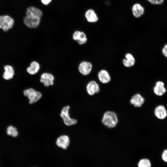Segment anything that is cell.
<instances>
[{
	"label": "cell",
	"instance_id": "6",
	"mask_svg": "<svg viewBox=\"0 0 167 167\" xmlns=\"http://www.w3.org/2000/svg\"><path fill=\"white\" fill-rule=\"evenodd\" d=\"M25 24L30 28H35L38 26L40 21V18L26 16L24 19Z\"/></svg>",
	"mask_w": 167,
	"mask_h": 167
},
{
	"label": "cell",
	"instance_id": "2",
	"mask_svg": "<svg viewBox=\"0 0 167 167\" xmlns=\"http://www.w3.org/2000/svg\"><path fill=\"white\" fill-rule=\"evenodd\" d=\"M70 106L66 105L62 109L60 116L62 118L65 124L67 126H71L76 124L77 120L70 117L69 112Z\"/></svg>",
	"mask_w": 167,
	"mask_h": 167
},
{
	"label": "cell",
	"instance_id": "11",
	"mask_svg": "<svg viewBox=\"0 0 167 167\" xmlns=\"http://www.w3.org/2000/svg\"><path fill=\"white\" fill-rule=\"evenodd\" d=\"M97 77L99 81L103 84H107L111 80L109 73L105 69H102L99 71L98 73Z\"/></svg>",
	"mask_w": 167,
	"mask_h": 167
},
{
	"label": "cell",
	"instance_id": "15",
	"mask_svg": "<svg viewBox=\"0 0 167 167\" xmlns=\"http://www.w3.org/2000/svg\"><path fill=\"white\" fill-rule=\"evenodd\" d=\"M87 20L89 22L95 23L98 20V18L94 11L92 9L88 10L85 15Z\"/></svg>",
	"mask_w": 167,
	"mask_h": 167
},
{
	"label": "cell",
	"instance_id": "22",
	"mask_svg": "<svg viewBox=\"0 0 167 167\" xmlns=\"http://www.w3.org/2000/svg\"><path fill=\"white\" fill-rule=\"evenodd\" d=\"M87 39L85 33L83 32H80L79 39L77 42L79 45H83L85 44L87 41Z\"/></svg>",
	"mask_w": 167,
	"mask_h": 167
},
{
	"label": "cell",
	"instance_id": "23",
	"mask_svg": "<svg viewBox=\"0 0 167 167\" xmlns=\"http://www.w3.org/2000/svg\"><path fill=\"white\" fill-rule=\"evenodd\" d=\"M80 32L77 31L74 32L73 35V38L75 41H78L79 39Z\"/></svg>",
	"mask_w": 167,
	"mask_h": 167
},
{
	"label": "cell",
	"instance_id": "5",
	"mask_svg": "<svg viewBox=\"0 0 167 167\" xmlns=\"http://www.w3.org/2000/svg\"><path fill=\"white\" fill-rule=\"evenodd\" d=\"M86 89L88 93L90 96H93L99 92L100 87L98 84L94 80L89 81L87 84Z\"/></svg>",
	"mask_w": 167,
	"mask_h": 167
},
{
	"label": "cell",
	"instance_id": "12",
	"mask_svg": "<svg viewBox=\"0 0 167 167\" xmlns=\"http://www.w3.org/2000/svg\"><path fill=\"white\" fill-rule=\"evenodd\" d=\"M122 62L125 67H130L134 66L135 61V58L132 54L127 53L125 54V58L123 59Z\"/></svg>",
	"mask_w": 167,
	"mask_h": 167
},
{
	"label": "cell",
	"instance_id": "14",
	"mask_svg": "<svg viewBox=\"0 0 167 167\" xmlns=\"http://www.w3.org/2000/svg\"><path fill=\"white\" fill-rule=\"evenodd\" d=\"M26 16L40 18L42 15V11L39 9L31 6L27 9Z\"/></svg>",
	"mask_w": 167,
	"mask_h": 167
},
{
	"label": "cell",
	"instance_id": "4",
	"mask_svg": "<svg viewBox=\"0 0 167 167\" xmlns=\"http://www.w3.org/2000/svg\"><path fill=\"white\" fill-rule=\"evenodd\" d=\"M14 23L13 19L8 15L0 16V28L4 31H6L11 28Z\"/></svg>",
	"mask_w": 167,
	"mask_h": 167
},
{
	"label": "cell",
	"instance_id": "21",
	"mask_svg": "<svg viewBox=\"0 0 167 167\" xmlns=\"http://www.w3.org/2000/svg\"><path fill=\"white\" fill-rule=\"evenodd\" d=\"M151 166L150 161L147 159L141 160L138 164V167H151Z\"/></svg>",
	"mask_w": 167,
	"mask_h": 167
},
{
	"label": "cell",
	"instance_id": "3",
	"mask_svg": "<svg viewBox=\"0 0 167 167\" xmlns=\"http://www.w3.org/2000/svg\"><path fill=\"white\" fill-rule=\"evenodd\" d=\"M24 95L27 97L30 104L35 103L39 100L42 96V93L32 88H29L24 91Z\"/></svg>",
	"mask_w": 167,
	"mask_h": 167
},
{
	"label": "cell",
	"instance_id": "25",
	"mask_svg": "<svg viewBox=\"0 0 167 167\" xmlns=\"http://www.w3.org/2000/svg\"><path fill=\"white\" fill-rule=\"evenodd\" d=\"M164 0H152V4L160 5L162 4Z\"/></svg>",
	"mask_w": 167,
	"mask_h": 167
},
{
	"label": "cell",
	"instance_id": "20",
	"mask_svg": "<svg viewBox=\"0 0 167 167\" xmlns=\"http://www.w3.org/2000/svg\"><path fill=\"white\" fill-rule=\"evenodd\" d=\"M6 133L8 135L14 137H17L18 135L16 128L12 126H10L7 127Z\"/></svg>",
	"mask_w": 167,
	"mask_h": 167
},
{
	"label": "cell",
	"instance_id": "18",
	"mask_svg": "<svg viewBox=\"0 0 167 167\" xmlns=\"http://www.w3.org/2000/svg\"><path fill=\"white\" fill-rule=\"evenodd\" d=\"M153 90L155 93L159 96H162L166 91V89L164 87V84L161 81H158L156 83Z\"/></svg>",
	"mask_w": 167,
	"mask_h": 167
},
{
	"label": "cell",
	"instance_id": "1",
	"mask_svg": "<svg viewBox=\"0 0 167 167\" xmlns=\"http://www.w3.org/2000/svg\"><path fill=\"white\" fill-rule=\"evenodd\" d=\"M118 122V118L116 113L113 112L108 111L103 114L101 122L103 125L109 128H114Z\"/></svg>",
	"mask_w": 167,
	"mask_h": 167
},
{
	"label": "cell",
	"instance_id": "26",
	"mask_svg": "<svg viewBox=\"0 0 167 167\" xmlns=\"http://www.w3.org/2000/svg\"><path fill=\"white\" fill-rule=\"evenodd\" d=\"M162 51L164 55L167 58V44L164 46L162 49Z\"/></svg>",
	"mask_w": 167,
	"mask_h": 167
},
{
	"label": "cell",
	"instance_id": "27",
	"mask_svg": "<svg viewBox=\"0 0 167 167\" xmlns=\"http://www.w3.org/2000/svg\"><path fill=\"white\" fill-rule=\"evenodd\" d=\"M52 0H41V2L44 5H48L50 3Z\"/></svg>",
	"mask_w": 167,
	"mask_h": 167
},
{
	"label": "cell",
	"instance_id": "17",
	"mask_svg": "<svg viewBox=\"0 0 167 167\" xmlns=\"http://www.w3.org/2000/svg\"><path fill=\"white\" fill-rule=\"evenodd\" d=\"M4 71L3 77L6 80H9L11 79L15 74L13 67L11 66L7 65L4 66Z\"/></svg>",
	"mask_w": 167,
	"mask_h": 167
},
{
	"label": "cell",
	"instance_id": "19",
	"mask_svg": "<svg viewBox=\"0 0 167 167\" xmlns=\"http://www.w3.org/2000/svg\"><path fill=\"white\" fill-rule=\"evenodd\" d=\"M40 68L39 63L36 61H34L30 63V66L27 68V71L29 74L33 75L36 74Z\"/></svg>",
	"mask_w": 167,
	"mask_h": 167
},
{
	"label": "cell",
	"instance_id": "10",
	"mask_svg": "<svg viewBox=\"0 0 167 167\" xmlns=\"http://www.w3.org/2000/svg\"><path fill=\"white\" fill-rule=\"evenodd\" d=\"M70 143L69 137L67 135H63L59 136L57 139L56 144L60 148L66 149Z\"/></svg>",
	"mask_w": 167,
	"mask_h": 167
},
{
	"label": "cell",
	"instance_id": "13",
	"mask_svg": "<svg viewBox=\"0 0 167 167\" xmlns=\"http://www.w3.org/2000/svg\"><path fill=\"white\" fill-rule=\"evenodd\" d=\"M132 11L133 15L136 18L141 17L144 12V7L138 3H135L133 6Z\"/></svg>",
	"mask_w": 167,
	"mask_h": 167
},
{
	"label": "cell",
	"instance_id": "8",
	"mask_svg": "<svg viewBox=\"0 0 167 167\" xmlns=\"http://www.w3.org/2000/svg\"><path fill=\"white\" fill-rule=\"evenodd\" d=\"M54 76L51 74L48 73H44L41 76L40 81L43 83L44 85L48 87L54 84Z\"/></svg>",
	"mask_w": 167,
	"mask_h": 167
},
{
	"label": "cell",
	"instance_id": "24",
	"mask_svg": "<svg viewBox=\"0 0 167 167\" xmlns=\"http://www.w3.org/2000/svg\"><path fill=\"white\" fill-rule=\"evenodd\" d=\"M162 158L163 161L167 162V149L165 150L163 152Z\"/></svg>",
	"mask_w": 167,
	"mask_h": 167
},
{
	"label": "cell",
	"instance_id": "16",
	"mask_svg": "<svg viewBox=\"0 0 167 167\" xmlns=\"http://www.w3.org/2000/svg\"><path fill=\"white\" fill-rule=\"evenodd\" d=\"M154 113L156 116L160 119L165 118L167 115L166 109L164 106L161 105L156 107L154 111Z\"/></svg>",
	"mask_w": 167,
	"mask_h": 167
},
{
	"label": "cell",
	"instance_id": "28",
	"mask_svg": "<svg viewBox=\"0 0 167 167\" xmlns=\"http://www.w3.org/2000/svg\"><path fill=\"white\" fill-rule=\"evenodd\" d=\"M150 3L152 4V0H147Z\"/></svg>",
	"mask_w": 167,
	"mask_h": 167
},
{
	"label": "cell",
	"instance_id": "7",
	"mask_svg": "<svg viewBox=\"0 0 167 167\" xmlns=\"http://www.w3.org/2000/svg\"><path fill=\"white\" fill-rule=\"evenodd\" d=\"M92 68V65L91 62L84 61L80 64L79 66V70L81 74L86 75L90 73Z\"/></svg>",
	"mask_w": 167,
	"mask_h": 167
},
{
	"label": "cell",
	"instance_id": "9",
	"mask_svg": "<svg viewBox=\"0 0 167 167\" xmlns=\"http://www.w3.org/2000/svg\"><path fill=\"white\" fill-rule=\"evenodd\" d=\"M144 102V98L139 93H136L133 95L130 101V104L135 107H141Z\"/></svg>",
	"mask_w": 167,
	"mask_h": 167
}]
</instances>
